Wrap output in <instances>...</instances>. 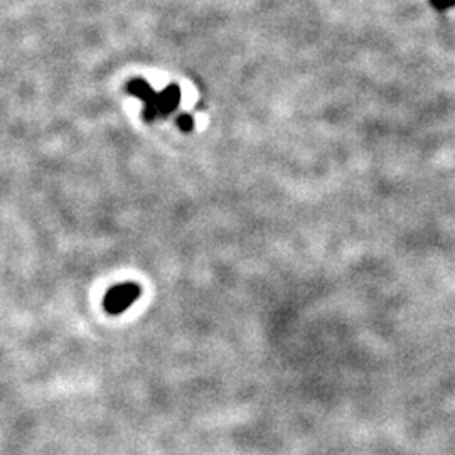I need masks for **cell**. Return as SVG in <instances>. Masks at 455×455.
<instances>
[{
  "label": "cell",
  "instance_id": "6da1fadb",
  "mask_svg": "<svg viewBox=\"0 0 455 455\" xmlns=\"http://www.w3.org/2000/svg\"><path fill=\"white\" fill-rule=\"evenodd\" d=\"M140 293H142L140 287L132 282L115 285L114 289H110L105 295V300H103L105 310L112 315H118L129 309L132 304L140 297Z\"/></svg>",
  "mask_w": 455,
  "mask_h": 455
},
{
  "label": "cell",
  "instance_id": "7a4b0ae2",
  "mask_svg": "<svg viewBox=\"0 0 455 455\" xmlns=\"http://www.w3.org/2000/svg\"><path fill=\"white\" fill-rule=\"evenodd\" d=\"M127 92L132 97L139 98L146 103L144 107V118L147 122H154L157 118V108H156V101H157V93L156 90L142 78H133L127 84Z\"/></svg>",
  "mask_w": 455,
  "mask_h": 455
},
{
  "label": "cell",
  "instance_id": "3957f363",
  "mask_svg": "<svg viewBox=\"0 0 455 455\" xmlns=\"http://www.w3.org/2000/svg\"><path fill=\"white\" fill-rule=\"evenodd\" d=\"M180 101V86L171 84L167 88H164L161 93H157V101H156V108H157V116H167L172 114Z\"/></svg>",
  "mask_w": 455,
  "mask_h": 455
},
{
  "label": "cell",
  "instance_id": "277c9868",
  "mask_svg": "<svg viewBox=\"0 0 455 455\" xmlns=\"http://www.w3.org/2000/svg\"><path fill=\"white\" fill-rule=\"evenodd\" d=\"M178 127L182 132H191L195 129V118L191 115L182 114L178 116Z\"/></svg>",
  "mask_w": 455,
  "mask_h": 455
}]
</instances>
